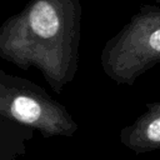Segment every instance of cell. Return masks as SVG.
<instances>
[{
    "mask_svg": "<svg viewBox=\"0 0 160 160\" xmlns=\"http://www.w3.org/2000/svg\"><path fill=\"white\" fill-rule=\"evenodd\" d=\"M0 75V115L5 119L39 130L44 138H70L78 131L68 108L42 88L26 79Z\"/></svg>",
    "mask_w": 160,
    "mask_h": 160,
    "instance_id": "cell-3",
    "label": "cell"
},
{
    "mask_svg": "<svg viewBox=\"0 0 160 160\" xmlns=\"http://www.w3.org/2000/svg\"><path fill=\"white\" fill-rule=\"evenodd\" d=\"M146 110L120 129L119 141L135 154L160 150V100L145 102Z\"/></svg>",
    "mask_w": 160,
    "mask_h": 160,
    "instance_id": "cell-4",
    "label": "cell"
},
{
    "mask_svg": "<svg viewBox=\"0 0 160 160\" xmlns=\"http://www.w3.org/2000/svg\"><path fill=\"white\" fill-rule=\"evenodd\" d=\"M80 0H30L0 26V56L21 69L36 68L60 94L79 69Z\"/></svg>",
    "mask_w": 160,
    "mask_h": 160,
    "instance_id": "cell-1",
    "label": "cell"
},
{
    "mask_svg": "<svg viewBox=\"0 0 160 160\" xmlns=\"http://www.w3.org/2000/svg\"><path fill=\"white\" fill-rule=\"evenodd\" d=\"M160 64V8L142 5L110 38L100 54L104 74L118 85L132 86Z\"/></svg>",
    "mask_w": 160,
    "mask_h": 160,
    "instance_id": "cell-2",
    "label": "cell"
}]
</instances>
